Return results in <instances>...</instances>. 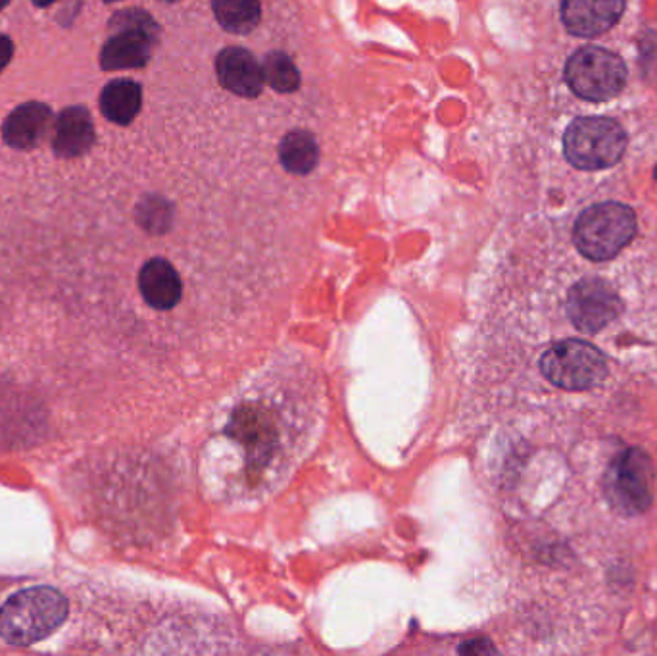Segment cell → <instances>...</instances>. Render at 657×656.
Here are the masks:
<instances>
[{
  "label": "cell",
  "instance_id": "obj_1",
  "mask_svg": "<svg viewBox=\"0 0 657 656\" xmlns=\"http://www.w3.org/2000/svg\"><path fill=\"white\" fill-rule=\"evenodd\" d=\"M314 386L289 381L281 374L271 378L264 374L245 393L238 394L230 416L220 432V448L215 468V483L223 493L237 499H253L268 491L283 478L289 464L297 460L302 447L314 432L318 404Z\"/></svg>",
  "mask_w": 657,
  "mask_h": 656
},
{
  "label": "cell",
  "instance_id": "obj_2",
  "mask_svg": "<svg viewBox=\"0 0 657 656\" xmlns=\"http://www.w3.org/2000/svg\"><path fill=\"white\" fill-rule=\"evenodd\" d=\"M69 601L58 587H23L0 604V641L30 647L53 637L66 624Z\"/></svg>",
  "mask_w": 657,
  "mask_h": 656
},
{
  "label": "cell",
  "instance_id": "obj_3",
  "mask_svg": "<svg viewBox=\"0 0 657 656\" xmlns=\"http://www.w3.org/2000/svg\"><path fill=\"white\" fill-rule=\"evenodd\" d=\"M636 235L633 209L621 202H600L577 218L575 247L594 263H605L620 255Z\"/></svg>",
  "mask_w": 657,
  "mask_h": 656
},
{
  "label": "cell",
  "instance_id": "obj_4",
  "mask_svg": "<svg viewBox=\"0 0 657 656\" xmlns=\"http://www.w3.org/2000/svg\"><path fill=\"white\" fill-rule=\"evenodd\" d=\"M608 502L621 516H641L656 497V466L643 448L631 447L613 458L605 471Z\"/></svg>",
  "mask_w": 657,
  "mask_h": 656
},
{
  "label": "cell",
  "instance_id": "obj_5",
  "mask_svg": "<svg viewBox=\"0 0 657 656\" xmlns=\"http://www.w3.org/2000/svg\"><path fill=\"white\" fill-rule=\"evenodd\" d=\"M627 151V133L612 118H577L564 135V153L579 170L612 168Z\"/></svg>",
  "mask_w": 657,
  "mask_h": 656
},
{
  "label": "cell",
  "instance_id": "obj_6",
  "mask_svg": "<svg viewBox=\"0 0 657 656\" xmlns=\"http://www.w3.org/2000/svg\"><path fill=\"white\" fill-rule=\"evenodd\" d=\"M608 358L581 340H561L544 351L541 374L564 391H589L608 378Z\"/></svg>",
  "mask_w": 657,
  "mask_h": 656
},
{
  "label": "cell",
  "instance_id": "obj_7",
  "mask_svg": "<svg viewBox=\"0 0 657 656\" xmlns=\"http://www.w3.org/2000/svg\"><path fill=\"white\" fill-rule=\"evenodd\" d=\"M566 81L584 101H610L627 84V66L608 48L582 47L567 60Z\"/></svg>",
  "mask_w": 657,
  "mask_h": 656
},
{
  "label": "cell",
  "instance_id": "obj_8",
  "mask_svg": "<svg viewBox=\"0 0 657 656\" xmlns=\"http://www.w3.org/2000/svg\"><path fill=\"white\" fill-rule=\"evenodd\" d=\"M625 304L605 279L577 281L567 293V318L581 333H600L621 316Z\"/></svg>",
  "mask_w": 657,
  "mask_h": 656
},
{
  "label": "cell",
  "instance_id": "obj_9",
  "mask_svg": "<svg viewBox=\"0 0 657 656\" xmlns=\"http://www.w3.org/2000/svg\"><path fill=\"white\" fill-rule=\"evenodd\" d=\"M625 0H564L561 20L575 37H598L617 25Z\"/></svg>",
  "mask_w": 657,
  "mask_h": 656
},
{
  "label": "cell",
  "instance_id": "obj_10",
  "mask_svg": "<svg viewBox=\"0 0 657 656\" xmlns=\"http://www.w3.org/2000/svg\"><path fill=\"white\" fill-rule=\"evenodd\" d=\"M218 78L227 91L254 99L264 87V70L246 48L230 47L222 51L215 63Z\"/></svg>",
  "mask_w": 657,
  "mask_h": 656
},
{
  "label": "cell",
  "instance_id": "obj_11",
  "mask_svg": "<svg viewBox=\"0 0 657 656\" xmlns=\"http://www.w3.org/2000/svg\"><path fill=\"white\" fill-rule=\"evenodd\" d=\"M53 127V110L43 102H25L7 118L2 137L12 148L37 147Z\"/></svg>",
  "mask_w": 657,
  "mask_h": 656
},
{
  "label": "cell",
  "instance_id": "obj_12",
  "mask_svg": "<svg viewBox=\"0 0 657 656\" xmlns=\"http://www.w3.org/2000/svg\"><path fill=\"white\" fill-rule=\"evenodd\" d=\"M94 143V125L89 110L69 107L64 110L54 132L53 148L60 158H77L89 153Z\"/></svg>",
  "mask_w": 657,
  "mask_h": 656
},
{
  "label": "cell",
  "instance_id": "obj_13",
  "mask_svg": "<svg viewBox=\"0 0 657 656\" xmlns=\"http://www.w3.org/2000/svg\"><path fill=\"white\" fill-rule=\"evenodd\" d=\"M156 40L141 32H115L100 53V64L108 71L143 68L151 60Z\"/></svg>",
  "mask_w": 657,
  "mask_h": 656
},
{
  "label": "cell",
  "instance_id": "obj_14",
  "mask_svg": "<svg viewBox=\"0 0 657 656\" xmlns=\"http://www.w3.org/2000/svg\"><path fill=\"white\" fill-rule=\"evenodd\" d=\"M143 104L141 86L131 79H115L100 94V110L114 124L127 125L137 118Z\"/></svg>",
  "mask_w": 657,
  "mask_h": 656
},
{
  "label": "cell",
  "instance_id": "obj_15",
  "mask_svg": "<svg viewBox=\"0 0 657 656\" xmlns=\"http://www.w3.org/2000/svg\"><path fill=\"white\" fill-rule=\"evenodd\" d=\"M279 158L285 166V170L297 174V176H307L318 166L320 158V148L315 143L312 133L297 132L287 133L281 147H279Z\"/></svg>",
  "mask_w": 657,
  "mask_h": 656
},
{
  "label": "cell",
  "instance_id": "obj_16",
  "mask_svg": "<svg viewBox=\"0 0 657 656\" xmlns=\"http://www.w3.org/2000/svg\"><path fill=\"white\" fill-rule=\"evenodd\" d=\"M223 30L237 35L253 32L261 16L260 0H212Z\"/></svg>",
  "mask_w": 657,
  "mask_h": 656
},
{
  "label": "cell",
  "instance_id": "obj_17",
  "mask_svg": "<svg viewBox=\"0 0 657 656\" xmlns=\"http://www.w3.org/2000/svg\"><path fill=\"white\" fill-rule=\"evenodd\" d=\"M137 224L151 235H166L174 224V210L160 197H145L135 210Z\"/></svg>",
  "mask_w": 657,
  "mask_h": 656
},
{
  "label": "cell",
  "instance_id": "obj_18",
  "mask_svg": "<svg viewBox=\"0 0 657 656\" xmlns=\"http://www.w3.org/2000/svg\"><path fill=\"white\" fill-rule=\"evenodd\" d=\"M264 81L279 93H292L300 87V74L285 53H271L261 66Z\"/></svg>",
  "mask_w": 657,
  "mask_h": 656
},
{
  "label": "cell",
  "instance_id": "obj_19",
  "mask_svg": "<svg viewBox=\"0 0 657 656\" xmlns=\"http://www.w3.org/2000/svg\"><path fill=\"white\" fill-rule=\"evenodd\" d=\"M110 25H112L114 32H141L146 33L153 40H158V25L154 24L153 18L148 16L143 10L118 12Z\"/></svg>",
  "mask_w": 657,
  "mask_h": 656
},
{
  "label": "cell",
  "instance_id": "obj_20",
  "mask_svg": "<svg viewBox=\"0 0 657 656\" xmlns=\"http://www.w3.org/2000/svg\"><path fill=\"white\" fill-rule=\"evenodd\" d=\"M14 56V43L7 35H0V71L7 68Z\"/></svg>",
  "mask_w": 657,
  "mask_h": 656
},
{
  "label": "cell",
  "instance_id": "obj_21",
  "mask_svg": "<svg viewBox=\"0 0 657 656\" xmlns=\"http://www.w3.org/2000/svg\"><path fill=\"white\" fill-rule=\"evenodd\" d=\"M33 2H35L37 7H41V9H45V7H51V4H54L56 0H33Z\"/></svg>",
  "mask_w": 657,
  "mask_h": 656
},
{
  "label": "cell",
  "instance_id": "obj_22",
  "mask_svg": "<svg viewBox=\"0 0 657 656\" xmlns=\"http://www.w3.org/2000/svg\"><path fill=\"white\" fill-rule=\"evenodd\" d=\"M8 2H10V0H0V10L7 9Z\"/></svg>",
  "mask_w": 657,
  "mask_h": 656
},
{
  "label": "cell",
  "instance_id": "obj_23",
  "mask_svg": "<svg viewBox=\"0 0 657 656\" xmlns=\"http://www.w3.org/2000/svg\"><path fill=\"white\" fill-rule=\"evenodd\" d=\"M107 2H115V0H107Z\"/></svg>",
  "mask_w": 657,
  "mask_h": 656
},
{
  "label": "cell",
  "instance_id": "obj_24",
  "mask_svg": "<svg viewBox=\"0 0 657 656\" xmlns=\"http://www.w3.org/2000/svg\"><path fill=\"white\" fill-rule=\"evenodd\" d=\"M166 2H174V0H166Z\"/></svg>",
  "mask_w": 657,
  "mask_h": 656
},
{
  "label": "cell",
  "instance_id": "obj_25",
  "mask_svg": "<svg viewBox=\"0 0 657 656\" xmlns=\"http://www.w3.org/2000/svg\"><path fill=\"white\" fill-rule=\"evenodd\" d=\"M656 178H657V170H656Z\"/></svg>",
  "mask_w": 657,
  "mask_h": 656
}]
</instances>
